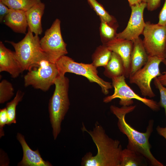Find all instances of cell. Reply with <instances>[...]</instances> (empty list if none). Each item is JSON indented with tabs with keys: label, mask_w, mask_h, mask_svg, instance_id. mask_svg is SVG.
<instances>
[{
	"label": "cell",
	"mask_w": 166,
	"mask_h": 166,
	"mask_svg": "<svg viewBox=\"0 0 166 166\" xmlns=\"http://www.w3.org/2000/svg\"><path fill=\"white\" fill-rule=\"evenodd\" d=\"M55 88L49 104L50 121L55 140L60 133L62 121L68 111L70 102L68 96L69 78L58 76L54 82Z\"/></svg>",
	"instance_id": "obj_3"
},
{
	"label": "cell",
	"mask_w": 166,
	"mask_h": 166,
	"mask_svg": "<svg viewBox=\"0 0 166 166\" xmlns=\"http://www.w3.org/2000/svg\"><path fill=\"white\" fill-rule=\"evenodd\" d=\"M88 4L100 18L101 21L112 26H118L114 17L106 10L103 6L97 0H87Z\"/></svg>",
	"instance_id": "obj_21"
},
{
	"label": "cell",
	"mask_w": 166,
	"mask_h": 166,
	"mask_svg": "<svg viewBox=\"0 0 166 166\" xmlns=\"http://www.w3.org/2000/svg\"><path fill=\"white\" fill-rule=\"evenodd\" d=\"M156 130L159 135L166 140V126L165 127H162L158 126L156 128Z\"/></svg>",
	"instance_id": "obj_31"
},
{
	"label": "cell",
	"mask_w": 166,
	"mask_h": 166,
	"mask_svg": "<svg viewBox=\"0 0 166 166\" xmlns=\"http://www.w3.org/2000/svg\"><path fill=\"white\" fill-rule=\"evenodd\" d=\"M118 26H111L104 21H101L100 32L103 44H105L116 38Z\"/></svg>",
	"instance_id": "obj_24"
},
{
	"label": "cell",
	"mask_w": 166,
	"mask_h": 166,
	"mask_svg": "<svg viewBox=\"0 0 166 166\" xmlns=\"http://www.w3.org/2000/svg\"><path fill=\"white\" fill-rule=\"evenodd\" d=\"M157 78L160 83L166 87V70Z\"/></svg>",
	"instance_id": "obj_32"
},
{
	"label": "cell",
	"mask_w": 166,
	"mask_h": 166,
	"mask_svg": "<svg viewBox=\"0 0 166 166\" xmlns=\"http://www.w3.org/2000/svg\"><path fill=\"white\" fill-rule=\"evenodd\" d=\"M147 160L140 153L127 148L122 150L120 166H147Z\"/></svg>",
	"instance_id": "obj_19"
},
{
	"label": "cell",
	"mask_w": 166,
	"mask_h": 166,
	"mask_svg": "<svg viewBox=\"0 0 166 166\" xmlns=\"http://www.w3.org/2000/svg\"><path fill=\"white\" fill-rule=\"evenodd\" d=\"M41 47L51 62L55 63L61 57L68 53L67 44L63 39L61 30V21L57 18L51 27L45 32L40 39Z\"/></svg>",
	"instance_id": "obj_7"
},
{
	"label": "cell",
	"mask_w": 166,
	"mask_h": 166,
	"mask_svg": "<svg viewBox=\"0 0 166 166\" xmlns=\"http://www.w3.org/2000/svg\"><path fill=\"white\" fill-rule=\"evenodd\" d=\"M17 138L22 147L23 156L22 160L18 163L19 166H51L49 161L44 160L38 149L33 151L26 143L24 136L19 133L17 134Z\"/></svg>",
	"instance_id": "obj_14"
},
{
	"label": "cell",
	"mask_w": 166,
	"mask_h": 166,
	"mask_svg": "<svg viewBox=\"0 0 166 166\" xmlns=\"http://www.w3.org/2000/svg\"><path fill=\"white\" fill-rule=\"evenodd\" d=\"M82 130L91 136L97 148L95 156L87 153L82 158L83 166H120L122 150L120 141L109 137L97 121L93 130H88L82 123Z\"/></svg>",
	"instance_id": "obj_1"
},
{
	"label": "cell",
	"mask_w": 166,
	"mask_h": 166,
	"mask_svg": "<svg viewBox=\"0 0 166 166\" xmlns=\"http://www.w3.org/2000/svg\"><path fill=\"white\" fill-rule=\"evenodd\" d=\"M104 45L112 51L117 53L121 57L124 66V76L126 78H129L133 47L132 41L116 38Z\"/></svg>",
	"instance_id": "obj_12"
},
{
	"label": "cell",
	"mask_w": 166,
	"mask_h": 166,
	"mask_svg": "<svg viewBox=\"0 0 166 166\" xmlns=\"http://www.w3.org/2000/svg\"><path fill=\"white\" fill-rule=\"evenodd\" d=\"M159 24L166 27V0H165L164 5L159 15Z\"/></svg>",
	"instance_id": "obj_29"
},
{
	"label": "cell",
	"mask_w": 166,
	"mask_h": 166,
	"mask_svg": "<svg viewBox=\"0 0 166 166\" xmlns=\"http://www.w3.org/2000/svg\"><path fill=\"white\" fill-rule=\"evenodd\" d=\"M24 93L18 90L14 99L10 102L7 103L6 108L8 116V121L7 124L10 125L12 124L16 123V108L18 103L21 101Z\"/></svg>",
	"instance_id": "obj_22"
},
{
	"label": "cell",
	"mask_w": 166,
	"mask_h": 166,
	"mask_svg": "<svg viewBox=\"0 0 166 166\" xmlns=\"http://www.w3.org/2000/svg\"><path fill=\"white\" fill-rule=\"evenodd\" d=\"M129 2L130 6L141 3L142 0H127Z\"/></svg>",
	"instance_id": "obj_33"
},
{
	"label": "cell",
	"mask_w": 166,
	"mask_h": 166,
	"mask_svg": "<svg viewBox=\"0 0 166 166\" xmlns=\"http://www.w3.org/2000/svg\"><path fill=\"white\" fill-rule=\"evenodd\" d=\"M8 121V116L6 107L0 110V137L4 135L3 128Z\"/></svg>",
	"instance_id": "obj_27"
},
{
	"label": "cell",
	"mask_w": 166,
	"mask_h": 166,
	"mask_svg": "<svg viewBox=\"0 0 166 166\" xmlns=\"http://www.w3.org/2000/svg\"><path fill=\"white\" fill-rule=\"evenodd\" d=\"M10 9L26 11L41 0H0Z\"/></svg>",
	"instance_id": "obj_23"
},
{
	"label": "cell",
	"mask_w": 166,
	"mask_h": 166,
	"mask_svg": "<svg viewBox=\"0 0 166 166\" xmlns=\"http://www.w3.org/2000/svg\"><path fill=\"white\" fill-rule=\"evenodd\" d=\"M6 72L13 78L18 77L23 71L15 52L5 47L0 42V72Z\"/></svg>",
	"instance_id": "obj_13"
},
{
	"label": "cell",
	"mask_w": 166,
	"mask_h": 166,
	"mask_svg": "<svg viewBox=\"0 0 166 166\" xmlns=\"http://www.w3.org/2000/svg\"><path fill=\"white\" fill-rule=\"evenodd\" d=\"M131 16L127 26L121 32L117 33L116 38L132 41L142 34L145 24L143 13L146 3H141L130 6Z\"/></svg>",
	"instance_id": "obj_11"
},
{
	"label": "cell",
	"mask_w": 166,
	"mask_h": 166,
	"mask_svg": "<svg viewBox=\"0 0 166 166\" xmlns=\"http://www.w3.org/2000/svg\"><path fill=\"white\" fill-rule=\"evenodd\" d=\"M28 28L24 38L17 43L6 41L15 49V53L23 71L38 66L43 59L47 57L41 47L38 35H34Z\"/></svg>",
	"instance_id": "obj_4"
},
{
	"label": "cell",
	"mask_w": 166,
	"mask_h": 166,
	"mask_svg": "<svg viewBox=\"0 0 166 166\" xmlns=\"http://www.w3.org/2000/svg\"><path fill=\"white\" fill-rule=\"evenodd\" d=\"M132 41L133 47L131 56L129 77L146 63L149 57L144 47L143 40L140 37Z\"/></svg>",
	"instance_id": "obj_15"
},
{
	"label": "cell",
	"mask_w": 166,
	"mask_h": 166,
	"mask_svg": "<svg viewBox=\"0 0 166 166\" xmlns=\"http://www.w3.org/2000/svg\"><path fill=\"white\" fill-rule=\"evenodd\" d=\"M14 91L11 83L6 79L2 80L0 82V103L10 100L14 95Z\"/></svg>",
	"instance_id": "obj_25"
},
{
	"label": "cell",
	"mask_w": 166,
	"mask_h": 166,
	"mask_svg": "<svg viewBox=\"0 0 166 166\" xmlns=\"http://www.w3.org/2000/svg\"><path fill=\"white\" fill-rule=\"evenodd\" d=\"M45 7L44 3L41 2L26 11L28 28L35 35L38 36L42 32L41 21Z\"/></svg>",
	"instance_id": "obj_17"
},
{
	"label": "cell",
	"mask_w": 166,
	"mask_h": 166,
	"mask_svg": "<svg viewBox=\"0 0 166 166\" xmlns=\"http://www.w3.org/2000/svg\"><path fill=\"white\" fill-rule=\"evenodd\" d=\"M161 0H142V2L146 4L147 9L150 11L156 10L160 5Z\"/></svg>",
	"instance_id": "obj_28"
},
{
	"label": "cell",
	"mask_w": 166,
	"mask_h": 166,
	"mask_svg": "<svg viewBox=\"0 0 166 166\" xmlns=\"http://www.w3.org/2000/svg\"><path fill=\"white\" fill-rule=\"evenodd\" d=\"M142 34L143 45L148 55L166 59V27L147 22Z\"/></svg>",
	"instance_id": "obj_9"
},
{
	"label": "cell",
	"mask_w": 166,
	"mask_h": 166,
	"mask_svg": "<svg viewBox=\"0 0 166 166\" xmlns=\"http://www.w3.org/2000/svg\"><path fill=\"white\" fill-rule=\"evenodd\" d=\"M58 76L55 63L51 62L46 57L25 75L24 85L26 87L31 85L35 89L45 92L54 85V81Z\"/></svg>",
	"instance_id": "obj_6"
},
{
	"label": "cell",
	"mask_w": 166,
	"mask_h": 166,
	"mask_svg": "<svg viewBox=\"0 0 166 166\" xmlns=\"http://www.w3.org/2000/svg\"><path fill=\"white\" fill-rule=\"evenodd\" d=\"M154 83L160 92V100L158 104L160 107L164 109L166 119V87L160 83L157 77L154 79Z\"/></svg>",
	"instance_id": "obj_26"
},
{
	"label": "cell",
	"mask_w": 166,
	"mask_h": 166,
	"mask_svg": "<svg viewBox=\"0 0 166 166\" xmlns=\"http://www.w3.org/2000/svg\"><path fill=\"white\" fill-rule=\"evenodd\" d=\"M162 62L166 66V59L163 60Z\"/></svg>",
	"instance_id": "obj_34"
},
{
	"label": "cell",
	"mask_w": 166,
	"mask_h": 166,
	"mask_svg": "<svg viewBox=\"0 0 166 166\" xmlns=\"http://www.w3.org/2000/svg\"><path fill=\"white\" fill-rule=\"evenodd\" d=\"M163 60L156 56H149L146 63L129 77V82L137 86L142 95L150 98L155 96L151 87V82L161 75L159 65Z\"/></svg>",
	"instance_id": "obj_10"
},
{
	"label": "cell",
	"mask_w": 166,
	"mask_h": 166,
	"mask_svg": "<svg viewBox=\"0 0 166 166\" xmlns=\"http://www.w3.org/2000/svg\"><path fill=\"white\" fill-rule=\"evenodd\" d=\"M124 75L112 78V85L114 88L113 93L105 97L103 101L108 103L116 98L120 99L119 104L122 106H128L133 103V99L140 101L154 111L160 110V106L156 101L142 97L136 93L127 84Z\"/></svg>",
	"instance_id": "obj_8"
},
{
	"label": "cell",
	"mask_w": 166,
	"mask_h": 166,
	"mask_svg": "<svg viewBox=\"0 0 166 166\" xmlns=\"http://www.w3.org/2000/svg\"><path fill=\"white\" fill-rule=\"evenodd\" d=\"M112 51L104 44L98 46L92 55V64L96 67H104L109 61Z\"/></svg>",
	"instance_id": "obj_20"
},
{
	"label": "cell",
	"mask_w": 166,
	"mask_h": 166,
	"mask_svg": "<svg viewBox=\"0 0 166 166\" xmlns=\"http://www.w3.org/2000/svg\"><path fill=\"white\" fill-rule=\"evenodd\" d=\"M136 105L122 106L119 108L111 105L110 110L118 119L117 125L120 131L126 135L128 140L127 148L133 149L144 157L153 166H163L152 154L149 138L153 131L154 121L149 120L146 132H141L136 130L126 121V115L133 111Z\"/></svg>",
	"instance_id": "obj_2"
},
{
	"label": "cell",
	"mask_w": 166,
	"mask_h": 166,
	"mask_svg": "<svg viewBox=\"0 0 166 166\" xmlns=\"http://www.w3.org/2000/svg\"><path fill=\"white\" fill-rule=\"evenodd\" d=\"M59 76H65L67 72L80 75L87 78L90 82L98 84L102 93L107 95L113 86L111 82L106 81L98 75L97 68L92 64H85L75 61L72 58L64 55L55 62Z\"/></svg>",
	"instance_id": "obj_5"
},
{
	"label": "cell",
	"mask_w": 166,
	"mask_h": 166,
	"mask_svg": "<svg viewBox=\"0 0 166 166\" xmlns=\"http://www.w3.org/2000/svg\"><path fill=\"white\" fill-rule=\"evenodd\" d=\"M104 68V74L109 78L112 79L124 76V68L123 60L121 57L115 52H112L111 58Z\"/></svg>",
	"instance_id": "obj_18"
},
{
	"label": "cell",
	"mask_w": 166,
	"mask_h": 166,
	"mask_svg": "<svg viewBox=\"0 0 166 166\" xmlns=\"http://www.w3.org/2000/svg\"><path fill=\"white\" fill-rule=\"evenodd\" d=\"M9 8L2 2L0 0V21L2 22L4 17L10 11Z\"/></svg>",
	"instance_id": "obj_30"
},
{
	"label": "cell",
	"mask_w": 166,
	"mask_h": 166,
	"mask_svg": "<svg viewBox=\"0 0 166 166\" xmlns=\"http://www.w3.org/2000/svg\"><path fill=\"white\" fill-rule=\"evenodd\" d=\"M3 21L14 32L26 34L28 26L26 11L10 9L9 13Z\"/></svg>",
	"instance_id": "obj_16"
}]
</instances>
